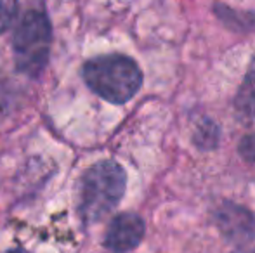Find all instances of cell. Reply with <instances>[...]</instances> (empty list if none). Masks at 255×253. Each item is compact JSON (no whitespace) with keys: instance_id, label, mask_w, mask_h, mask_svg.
I'll return each mask as SVG.
<instances>
[{"instance_id":"obj_1","label":"cell","mask_w":255,"mask_h":253,"mask_svg":"<svg viewBox=\"0 0 255 253\" xmlns=\"http://www.w3.org/2000/svg\"><path fill=\"white\" fill-rule=\"evenodd\" d=\"M85 84L113 104L130 101L142 85V73L137 63L124 54L99 56L85 63L82 70Z\"/></svg>"},{"instance_id":"obj_2","label":"cell","mask_w":255,"mask_h":253,"mask_svg":"<svg viewBox=\"0 0 255 253\" xmlns=\"http://www.w3.org/2000/svg\"><path fill=\"white\" fill-rule=\"evenodd\" d=\"M127 175L117 162H99L80 180V215L85 222H99L113 212L125 192Z\"/></svg>"},{"instance_id":"obj_3","label":"cell","mask_w":255,"mask_h":253,"mask_svg":"<svg viewBox=\"0 0 255 253\" xmlns=\"http://www.w3.org/2000/svg\"><path fill=\"white\" fill-rule=\"evenodd\" d=\"M52 30L47 16L40 10H30L19 21L14 33V58L21 73L40 77L51 52Z\"/></svg>"},{"instance_id":"obj_4","label":"cell","mask_w":255,"mask_h":253,"mask_svg":"<svg viewBox=\"0 0 255 253\" xmlns=\"http://www.w3.org/2000/svg\"><path fill=\"white\" fill-rule=\"evenodd\" d=\"M215 226L228 241L245 245L255 238V217L245 206L224 201L214 213Z\"/></svg>"},{"instance_id":"obj_5","label":"cell","mask_w":255,"mask_h":253,"mask_svg":"<svg viewBox=\"0 0 255 253\" xmlns=\"http://www.w3.org/2000/svg\"><path fill=\"white\" fill-rule=\"evenodd\" d=\"M144 220L137 213H120L111 220L104 245L113 253H127L139 247L144 238Z\"/></svg>"},{"instance_id":"obj_6","label":"cell","mask_w":255,"mask_h":253,"mask_svg":"<svg viewBox=\"0 0 255 253\" xmlns=\"http://www.w3.org/2000/svg\"><path fill=\"white\" fill-rule=\"evenodd\" d=\"M235 109L243 120H255V59H252L245 78L238 88Z\"/></svg>"},{"instance_id":"obj_7","label":"cell","mask_w":255,"mask_h":253,"mask_svg":"<svg viewBox=\"0 0 255 253\" xmlns=\"http://www.w3.org/2000/svg\"><path fill=\"white\" fill-rule=\"evenodd\" d=\"M219 127L215 125V122L212 120H203L202 123H198L193 132V142L196 148H200L202 151H210L215 149L219 144Z\"/></svg>"},{"instance_id":"obj_8","label":"cell","mask_w":255,"mask_h":253,"mask_svg":"<svg viewBox=\"0 0 255 253\" xmlns=\"http://www.w3.org/2000/svg\"><path fill=\"white\" fill-rule=\"evenodd\" d=\"M17 0H0V33L7 31L16 19Z\"/></svg>"},{"instance_id":"obj_9","label":"cell","mask_w":255,"mask_h":253,"mask_svg":"<svg viewBox=\"0 0 255 253\" xmlns=\"http://www.w3.org/2000/svg\"><path fill=\"white\" fill-rule=\"evenodd\" d=\"M238 151H240V156H242L245 162L252 163L255 162V132L254 134H249L242 139L238 146Z\"/></svg>"},{"instance_id":"obj_10","label":"cell","mask_w":255,"mask_h":253,"mask_svg":"<svg viewBox=\"0 0 255 253\" xmlns=\"http://www.w3.org/2000/svg\"><path fill=\"white\" fill-rule=\"evenodd\" d=\"M7 253H26V252H23V250H12V252H7Z\"/></svg>"}]
</instances>
